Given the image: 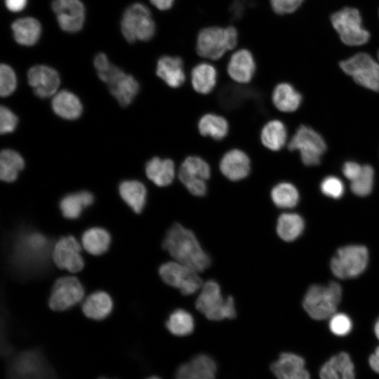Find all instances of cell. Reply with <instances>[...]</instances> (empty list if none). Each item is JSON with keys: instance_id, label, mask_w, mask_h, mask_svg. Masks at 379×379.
Here are the masks:
<instances>
[{"instance_id": "1", "label": "cell", "mask_w": 379, "mask_h": 379, "mask_svg": "<svg viewBox=\"0 0 379 379\" xmlns=\"http://www.w3.org/2000/svg\"><path fill=\"white\" fill-rule=\"evenodd\" d=\"M52 250L46 236L36 231H24L12 244L11 263L20 274H34L44 269Z\"/></svg>"}, {"instance_id": "2", "label": "cell", "mask_w": 379, "mask_h": 379, "mask_svg": "<svg viewBox=\"0 0 379 379\" xmlns=\"http://www.w3.org/2000/svg\"><path fill=\"white\" fill-rule=\"evenodd\" d=\"M162 246L177 262L198 272L207 270L211 260L193 232L180 223L173 224L167 231Z\"/></svg>"}, {"instance_id": "3", "label": "cell", "mask_w": 379, "mask_h": 379, "mask_svg": "<svg viewBox=\"0 0 379 379\" xmlns=\"http://www.w3.org/2000/svg\"><path fill=\"white\" fill-rule=\"evenodd\" d=\"M341 286L335 281L313 284L306 291L302 305L307 314L315 320H324L335 313L342 298Z\"/></svg>"}, {"instance_id": "4", "label": "cell", "mask_w": 379, "mask_h": 379, "mask_svg": "<svg viewBox=\"0 0 379 379\" xmlns=\"http://www.w3.org/2000/svg\"><path fill=\"white\" fill-rule=\"evenodd\" d=\"M212 174L211 166L206 159L198 154H190L180 162L177 178L190 194L204 197L208 193Z\"/></svg>"}, {"instance_id": "5", "label": "cell", "mask_w": 379, "mask_h": 379, "mask_svg": "<svg viewBox=\"0 0 379 379\" xmlns=\"http://www.w3.org/2000/svg\"><path fill=\"white\" fill-rule=\"evenodd\" d=\"M237 40L238 32L234 26L207 27L197 35L196 51L204 59L218 60L237 46Z\"/></svg>"}, {"instance_id": "6", "label": "cell", "mask_w": 379, "mask_h": 379, "mask_svg": "<svg viewBox=\"0 0 379 379\" xmlns=\"http://www.w3.org/2000/svg\"><path fill=\"white\" fill-rule=\"evenodd\" d=\"M195 307L199 312L211 321L232 319L237 315L233 297L229 295L224 298L220 286L215 280H208L203 284L196 300Z\"/></svg>"}, {"instance_id": "7", "label": "cell", "mask_w": 379, "mask_h": 379, "mask_svg": "<svg viewBox=\"0 0 379 379\" xmlns=\"http://www.w3.org/2000/svg\"><path fill=\"white\" fill-rule=\"evenodd\" d=\"M7 379H57L56 373L42 353L22 352L13 357L6 368Z\"/></svg>"}, {"instance_id": "8", "label": "cell", "mask_w": 379, "mask_h": 379, "mask_svg": "<svg viewBox=\"0 0 379 379\" xmlns=\"http://www.w3.org/2000/svg\"><path fill=\"white\" fill-rule=\"evenodd\" d=\"M121 31L129 43L152 39L156 32V25L149 9L141 3L129 6L122 15Z\"/></svg>"}, {"instance_id": "9", "label": "cell", "mask_w": 379, "mask_h": 379, "mask_svg": "<svg viewBox=\"0 0 379 379\" xmlns=\"http://www.w3.org/2000/svg\"><path fill=\"white\" fill-rule=\"evenodd\" d=\"M369 254L362 245L351 244L338 249L331 260L332 273L341 279H352L361 274L367 267Z\"/></svg>"}, {"instance_id": "10", "label": "cell", "mask_w": 379, "mask_h": 379, "mask_svg": "<svg viewBox=\"0 0 379 379\" xmlns=\"http://www.w3.org/2000/svg\"><path fill=\"white\" fill-rule=\"evenodd\" d=\"M332 26L340 40L347 46H361L370 39V33L362 26L360 12L352 7H345L331 16Z\"/></svg>"}, {"instance_id": "11", "label": "cell", "mask_w": 379, "mask_h": 379, "mask_svg": "<svg viewBox=\"0 0 379 379\" xmlns=\"http://www.w3.org/2000/svg\"><path fill=\"white\" fill-rule=\"evenodd\" d=\"M290 152L298 151L302 162L307 166L320 164L326 150L323 137L313 128L300 125L287 144Z\"/></svg>"}, {"instance_id": "12", "label": "cell", "mask_w": 379, "mask_h": 379, "mask_svg": "<svg viewBox=\"0 0 379 379\" xmlns=\"http://www.w3.org/2000/svg\"><path fill=\"white\" fill-rule=\"evenodd\" d=\"M340 67L359 85L379 92V63L366 53H359L340 62Z\"/></svg>"}, {"instance_id": "13", "label": "cell", "mask_w": 379, "mask_h": 379, "mask_svg": "<svg viewBox=\"0 0 379 379\" xmlns=\"http://www.w3.org/2000/svg\"><path fill=\"white\" fill-rule=\"evenodd\" d=\"M198 272L177 261L163 263L159 274L168 286L180 291L184 295L197 292L202 286V281Z\"/></svg>"}, {"instance_id": "14", "label": "cell", "mask_w": 379, "mask_h": 379, "mask_svg": "<svg viewBox=\"0 0 379 379\" xmlns=\"http://www.w3.org/2000/svg\"><path fill=\"white\" fill-rule=\"evenodd\" d=\"M218 168L220 174L230 182L248 179L252 173L253 162L248 153L240 147H232L220 157Z\"/></svg>"}, {"instance_id": "15", "label": "cell", "mask_w": 379, "mask_h": 379, "mask_svg": "<svg viewBox=\"0 0 379 379\" xmlns=\"http://www.w3.org/2000/svg\"><path fill=\"white\" fill-rule=\"evenodd\" d=\"M84 291L80 281L74 277H63L55 282L48 305L55 311H63L80 302Z\"/></svg>"}, {"instance_id": "16", "label": "cell", "mask_w": 379, "mask_h": 379, "mask_svg": "<svg viewBox=\"0 0 379 379\" xmlns=\"http://www.w3.org/2000/svg\"><path fill=\"white\" fill-rule=\"evenodd\" d=\"M51 7L62 30L74 33L82 29L85 8L81 0H53Z\"/></svg>"}, {"instance_id": "17", "label": "cell", "mask_w": 379, "mask_h": 379, "mask_svg": "<svg viewBox=\"0 0 379 379\" xmlns=\"http://www.w3.org/2000/svg\"><path fill=\"white\" fill-rule=\"evenodd\" d=\"M51 257L59 268L72 273L81 271L84 265L80 244L72 236L61 237L53 247Z\"/></svg>"}, {"instance_id": "18", "label": "cell", "mask_w": 379, "mask_h": 379, "mask_svg": "<svg viewBox=\"0 0 379 379\" xmlns=\"http://www.w3.org/2000/svg\"><path fill=\"white\" fill-rule=\"evenodd\" d=\"M27 79L34 94L41 98L55 95L60 84L58 72L54 68L46 65L32 67L28 70Z\"/></svg>"}, {"instance_id": "19", "label": "cell", "mask_w": 379, "mask_h": 379, "mask_svg": "<svg viewBox=\"0 0 379 379\" xmlns=\"http://www.w3.org/2000/svg\"><path fill=\"white\" fill-rule=\"evenodd\" d=\"M257 65L253 53L241 48L234 52L226 67L227 74L234 83L247 85L256 74Z\"/></svg>"}, {"instance_id": "20", "label": "cell", "mask_w": 379, "mask_h": 379, "mask_svg": "<svg viewBox=\"0 0 379 379\" xmlns=\"http://www.w3.org/2000/svg\"><path fill=\"white\" fill-rule=\"evenodd\" d=\"M157 76L172 89L182 88L187 80L184 62L179 56L163 55L157 62Z\"/></svg>"}, {"instance_id": "21", "label": "cell", "mask_w": 379, "mask_h": 379, "mask_svg": "<svg viewBox=\"0 0 379 379\" xmlns=\"http://www.w3.org/2000/svg\"><path fill=\"white\" fill-rule=\"evenodd\" d=\"M270 369L277 379H310L305 359L291 352L281 353Z\"/></svg>"}, {"instance_id": "22", "label": "cell", "mask_w": 379, "mask_h": 379, "mask_svg": "<svg viewBox=\"0 0 379 379\" xmlns=\"http://www.w3.org/2000/svg\"><path fill=\"white\" fill-rule=\"evenodd\" d=\"M145 175L156 186L166 187L177 178L175 161L169 157H154L145 164Z\"/></svg>"}, {"instance_id": "23", "label": "cell", "mask_w": 379, "mask_h": 379, "mask_svg": "<svg viewBox=\"0 0 379 379\" xmlns=\"http://www.w3.org/2000/svg\"><path fill=\"white\" fill-rule=\"evenodd\" d=\"M197 128L201 137L220 142L229 136L231 126L229 120L222 114L208 112L199 117Z\"/></svg>"}, {"instance_id": "24", "label": "cell", "mask_w": 379, "mask_h": 379, "mask_svg": "<svg viewBox=\"0 0 379 379\" xmlns=\"http://www.w3.org/2000/svg\"><path fill=\"white\" fill-rule=\"evenodd\" d=\"M218 79V72L213 64L208 62H199L190 72L191 88L196 93L206 96L215 90Z\"/></svg>"}, {"instance_id": "25", "label": "cell", "mask_w": 379, "mask_h": 379, "mask_svg": "<svg viewBox=\"0 0 379 379\" xmlns=\"http://www.w3.org/2000/svg\"><path fill=\"white\" fill-rule=\"evenodd\" d=\"M287 138L288 132L284 123L277 119L265 122L258 135L260 145L271 152H279L283 149Z\"/></svg>"}, {"instance_id": "26", "label": "cell", "mask_w": 379, "mask_h": 379, "mask_svg": "<svg viewBox=\"0 0 379 379\" xmlns=\"http://www.w3.org/2000/svg\"><path fill=\"white\" fill-rule=\"evenodd\" d=\"M321 379H355L354 365L350 354L342 352L331 357L321 367Z\"/></svg>"}, {"instance_id": "27", "label": "cell", "mask_w": 379, "mask_h": 379, "mask_svg": "<svg viewBox=\"0 0 379 379\" xmlns=\"http://www.w3.org/2000/svg\"><path fill=\"white\" fill-rule=\"evenodd\" d=\"M302 95L289 83L277 84L271 93L273 106L279 112L291 113L296 111L301 105Z\"/></svg>"}, {"instance_id": "28", "label": "cell", "mask_w": 379, "mask_h": 379, "mask_svg": "<svg viewBox=\"0 0 379 379\" xmlns=\"http://www.w3.org/2000/svg\"><path fill=\"white\" fill-rule=\"evenodd\" d=\"M107 86L111 94L121 107L130 105L140 90L137 80L123 70Z\"/></svg>"}, {"instance_id": "29", "label": "cell", "mask_w": 379, "mask_h": 379, "mask_svg": "<svg viewBox=\"0 0 379 379\" xmlns=\"http://www.w3.org/2000/svg\"><path fill=\"white\" fill-rule=\"evenodd\" d=\"M11 29L15 41L22 46H34L41 34V23L33 17H25L15 20L11 25Z\"/></svg>"}, {"instance_id": "30", "label": "cell", "mask_w": 379, "mask_h": 379, "mask_svg": "<svg viewBox=\"0 0 379 379\" xmlns=\"http://www.w3.org/2000/svg\"><path fill=\"white\" fill-rule=\"evenodd\" d=\"M51 106L58 117L67 120L78 119L83 111L82 104L79 98L67 90L60 91L55 94Z\"/></svg>"}, {"instance_id": "31", "label": "cell", "mask_w": 379, "mask_h": 379, "mask_svg": "<svg viewBox=\"0 0 379 379\" xmlns=\"http://www.w3.org/2000/svg\"><path fill=\"white\" fill-rule=\"evenodd\" d=\"M122 199L136 213H140L147 201V189L143 183L136 180L123 181L119 187Z\"/></svg>"}, {"instance_id": "32", "label": "cell", "mask_w": 379, "mask_h": 379, "mask_svg": "<svg viewBox=\"0 0 379 379\" xmlns=\"http://www.w3.org/2000/svg\"><path fill=\"white\" fill-rule=\"evenodd\" d=\"M112 301L109 295L103 291L90 295L82 305V310L88 318L95 320L105 319L111 312Z\"/></svg>"}, {"instance_id": "33", "label": "cell", "mask_w": 379, "mask_h": 379, "mask_svg": "<svg viewBox=\"0 0 379 379\" xmlns=\"http://www.w3.org/2000/svg\"><path fill=\"white\" fill-rule=\"evenodd\" d=\"M305 228L303 218L295 213H284L277 218L276 230L278 236L285 241L298 239Z\"/></svg>"}, {"instance_id": "34", "label": "cell", "mask_w": 379, "mask_h": 379, "mask_svg": "<svg viewBox=\"0 0 379 379\" xmlns=\"http://www.w3.org/2000/svg\"><path fill=\"white\" fill-rule=\"evenodd\" d=\"M94 197L88 191H81L64 197L60 202V208L64 217L77 218L86 208L93 203Z\"/></svg>"}, {"instance_id": "35", "label": "cell", "mask_w": 379, "mask_h": 379, "mask_svg": "<svg viewBox=\"0 0 379 379\" xmlns=\"http://www.w3.org/2000/svg\"><path fill=\"white\" fill-rule=\"evenodd\" d=\"M270 199L279 208H293L299 202L300 194L297 187L289 182H280L270 190Z\"/></svg>"}, {"instance_id": "36", "label": "cell", "mask_w": 379, "mask_h": 379, "mask_svg": "<svg viewBox=\"0 0 379 379\" xmlns=\"http://www.w3.org/2000/svg\"><path fill=\"white\" fill-rule=\"evenodd\" d=\"M24 166V159L18 152L11 149L2 150L0 154L1 180L6 182L15 181Z\"/></svg>"}, {"instance_id": "37", "label": "cell", "mask_w": 379, "mask_h": 379, "mask_svg": "<svg viewBox=\"0 0 379 379\" xmlns=\"http://www.w3.org/2000/svg\"><path fill=\"white\" fill-rule=\"evenodd\" d=\"M110 240V235L105 230L93 227L84 233L81 243L87 252L98 255L107 251Z\"/></svg>"}, {"instance_id": "38", "label": "cell", "mask_w": 379, "mask_h": 379, "mask_svg": "<svg viewBox=\"0 0 379 379\" xmlns=\"http://www.w3.org/2000/svg\"><path fill=\"white\" fill-rule=\"evenodd\" d=\"M194 326L192 315L181 308L173 310L166 322L168 331L175 336H186L191 334Z\"/></svg>"}, {"instance_id": "39", "label": "cell", "mask_w": 379, "mask_h": 379, "mask_svg": "<svg viewBox=\"0 0 379 379\" xmlns=\"http://www.w3.org/2000/svg\"><path fill=\"white\" fill-rule=\"evenodd\" d=\"M374 171L370 165H364L361 174L351 182V191L357 196H368L373 190Z\"/></svg>"}, {"instance_id": "40", "label": "cell", "mask_w": 379, "mask_h": 379, "mask_svg": "<svg viewBox=\"0 0 379 379\" xmlns=\"http://www.w3.org/2000/svg\"><path fill=\"white\" fill-rule=\"evenodd\" d=\"M17 78L13 69L7 64L0 66V94L1 97L10 95L16 88Z\"/></svg>"}, {"instance_id": "41", "label": "cell", "mask_w": 379, "mask_h": 379, "mask_svg": "<svg viewBox=\"0 0 379 379\" xmlns=\"http://www.w3.org/2000/svg\"><path fill=\"white\" fill-rule=\"evenodd\" d=\"M329 319V329L337 336H345L352 329V321L346 314L335 313Z\"/></svg>"}, {"instance_id": "42", "label": "cell", "mask_w": 379, "mask_h": 379, "mask_svg": "<svg viewBox=\"0 0 379 379\" xmlns=\"http://www.w3.org/2000/svg\"><path fill=\"white\" fill-rule=\"evenodd\" d=\"M320 190L325 196L338 199L343 195L345 186L340 178L329 175L324 178L321 182Z\"/></svg>"}, {"instance_id": "43", "label": "cell", "mask_w": 379, "mask_h": 379, "mask_svg": "<svg viewBox=\"0 0 379 379\" xmlns=\"http://www.w3.org/2000/svg\"><path fill=\"white\" fill-rule=\"evenodd\" d=\"M18 124L17 116L7 107L0 109V131L1 134L12 133Z\"/></svg>"}, {"instance_id": "44", "label": "cell", "mask_w": 379, "mask_h": 379, "mask_svg": "<svg viewBox=\"0 0 379 379\" xmlns=\"http://www.w3.org/2000/svg\"><path fill=\"white\" fill-rule=\"evenodd\" d=\"M303 1L304 0H270L273 11L279 15L289 14L295 12Z\"/></svg>"}, {"instance_id": "45", "label": "cell", "mask_w": 379, "mask_h": 379, "mask_svg": "<svg viewBox=\"0 0 379 379\" xmlns=\"http://www.w3.org/2000/svg\"><path fill=\"white\" fill-rule=\"evenodd\" d=\"M175 379H211L190 362L180 365L175 372Z\"/></svg>"}, {"instance_id": "46", "label": "cell", "mask_w": 379, "mask_h": 379, "mask_svg": "<svg viewBox=\"0 0 379 379\" xmlns=\"http://www.w3.org/2000/svg\"><path fill=\"white\" fill-rule=\"evenodd\" d=\"M363 166L355 161H347L342 168V171L345 177L351 182L354 180L361 174Z\"/></svg>"}, {"instance_id": "47", "label": "cell", "mask_w": 379, "mask_h": 379, "mask_svg": "<svg viewBox=\"0 0 379 379\" xmlns=\"http://www.w3.org/2000/svg\"><path fill=\"white\" fill-rule=\"evenodd\" d=\"M93 63L97 73L106 70L112 64L107 55L103 53H99L95 56Z\"/></svg>"}, {"instance_id": "48", "label": "cell", "mask_w": 379, "mask_h": 379, "mask_svg": "<svg viewBox=\"0 0 379 379\" xmlns=\"http://www.w3.org/2000/svg\"><path fill=\"white\" fill-rule=\"evenodd\" d=\"M6 8L11 12L22 11L27 5L28 0H4Z\"/></svg>"}, {"instance_id": "49", "label": "cell", "mask_w": 379, "mask_h": 379, "mask_svg": "<svg viewBox=\"0 0 379 379\" xmlns=\"http://www.w3.org/2000/svg\"><path fill=\"white\" fill-rule=\"evenodd\" d=\"M246 6V0H234L230 6V11L234 18H241Z\"/></svg>"}, {"instance_id": "50", "label": "cell", "mask_w": 379, "mask_h": 379, "mask_svg": "<svg viewBox=\"0 0 379 379\" xmlns=\"http://www.w3.org/2000/svg\"><path fill=\"white\" fill-rule=\"evenodd\" d=\"M175 0H149L150 3L160 11H167L174 4Z\"/></svg>"}, {"instance_id": "51", "label": "cell", "mask_w": 379, "mask_h": 379, "mask_svg": "<svg viewBox=\"0 0 379 379\" xmlns=\"http://www.w3.org/2000/svg\"><path fill=\"white\" fill-rule=\"evenodd\" d=\"M368 364L373 371L379 373V346L377 347L375 352L370 355Z\"/></svg>"}, {"instance_id": "52", "label": "cell", "mask_w": 379, "mask_h": 379, "mask_svg": "<svg viewBox=\"0 0 379 379\" xmlns=\"http://www.w3.org/2000/svg\"><path fill=\"white\" fill-rule=\"evenodd\" d=\"M374 333H375L377 338L379 340V318L376 320V321L375 323Z\"/></svg>"}, {"instance_id": "53", "label": "cell", "mask_w": 379, "mask_h": 379, "mask_svg": "<svg viewBox=\"0 0 379 379\" xmlns=\"http://www.w3.org/2000/svg\"><path fill=\"white\" fill-rule=\"evenodd\" d=\"M147 379H161L160 378L157 377V376H152V377H149Z\"/></svg>"}, {"instance_id": "54", "label": "cell", "mask_w": 379, "mask_h": 379, "mask_svg": "<svg viewBox=\"0 0 379 379\" xmlns=\"http://www.w3.org/2000/svg\"><path fill=\"white\" fill-rule=\"evenodd\" d=\"M378 60H379V51L378 52Z\"/></svg>"}, {"instance_id": "55", "label": "cell", "mask_w": 379, "mask_h": 379, "mask_svg": "<svg viewBox=\"0 0 379 379\" xmlns=\"http://www.w3.org/2000/svg\"><path fill=\"white\" fill-rule=\"evenodd\" d=\"M100 379H107V378H100Z\"/></svg>"}]
</instances>
